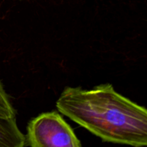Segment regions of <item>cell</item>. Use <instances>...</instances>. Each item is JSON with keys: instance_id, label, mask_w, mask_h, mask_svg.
I'll use <instances>...</instances> for the list:
<instances>
[{"instance_id": "4", "label": "cell", "mask_w": 147, "mask_h": 147, "mask_svg": "<svg viewBox=\"0 0 147 147\" xmlns=\"http://www.w3.org/2000/svg\"><path fill=\"white\" fill-rule=\"evenodd\" d=\"M16 111L13 107L8 94L6 93L2 83L0 80V118H16Z\"/></svg>"}, {"instance_id": "3", "label": "cell", "mask_w": 147, "mask_h": 147, "mask_svg": "<svg viewBox=\"0 0 147 147\" xmlns=\"http://www.w3.org/2000/svg\"><path fill=\"white\" fill-rule=\"evenodd\" d=\"M25 144V136L19 129L16 118H0V147H22Z\"/></svg>"}, {"instance_id": "2", "label": "cell", "mask_w": 147, "mask_h": 147, "mask_svg": "<svg viewBox=\"0 0 147 147\" xmlns=\"http://www.w3.org/2000/svg\"><path fill=\"white\" fill-rule=\"evenodd\" d=\"M25 139L27 146L32 147L82 146L73 129L56 111L42 113L32 119Z\"/></svg>"}, {"instance_id": "1", "label": "cell", "mask_w": 147, "mask_h": 147, "mask_svg": "<svg viewBox=\"0 0 147 147\" xmlns=\"http://www.w3.org/2000/svg\"><path fill=\"white\" fill-rule=\"evenodd\" d=\"M56 107L103 142L147 146V109L116 92L110 83L89 90L66 87Z\"/></svg>"}]
</instances>
